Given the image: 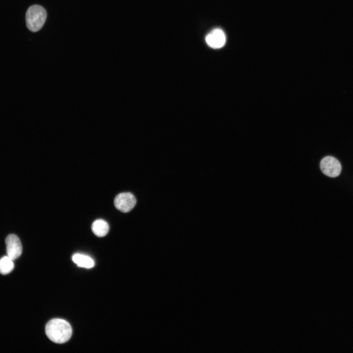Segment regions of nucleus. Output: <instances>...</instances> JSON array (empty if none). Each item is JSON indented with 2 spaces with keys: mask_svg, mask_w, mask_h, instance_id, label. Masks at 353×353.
I'll return each mask as SVG.
<instances>
[{
  "mask_svg": "<svg viewBox=\"0 0 353 353\" xmlns=\"http://www.w3.org/2000/svg\"><path fill=\"white\" fill-rule=\"evenodd\" d=\"M45 332L47 337L51 341L62 344L70 339L72 328L66 321L61 319H53L46 325Z\"/></svg>",
  "mask_w": 353,
  "mask_h": 353,
  "instance_id": "nucleus-1",
  "label": "nucleus"
},
{
  "mask_svg": "<svg viewBox=\"0 0 353 353\" xmlns=\"http://www.w3.org/2000/svg\"><path fill=\"white\" fill-rule=\"evenodd\" d=\"M47 18L45 9L41 6L34 5L30 6L26 13V26L33 32L39 30L44 25Z\"/></svg>",
  "mask_w": 353,
  "mask_h": 353,
  "instance_id": "nucleus-2",
  "label": "nucleus"
},
{
  "mask_svg": "<svg viewBox=\"0 0 353 353\" xmlns=\"http://www.w3.org/2000/svg\"><path fill=\"white\" fill-rule=\"evenodd\" d=\"M320 167L321 171L325 175L334 177L338 176L342 169L339 161L332 156H326L320 162Z\"/></svg>",
  "mask_w": 353,
  "mask_h": 353,
  "instance_id": "nucleus-3",
  "label": "nucleus"
},
{
  "mask_svg": "<svg viewBox=\"0 0 353 353\" xmlns=\"http://www.w3.org/2000/svg\"><path fill=\"white\" fill-rule=\"evenodd\" d=\"M136 203L135 197L129 192L120 193L116 196L114 199V205L116 208L124 213L131 210Z\"/></svg>",
  "mask_w": 353,
  "mask_h": 353,
  "instance_id": "nucleus-4",
  "label": "nucleus"
},
{
  "mask_svg": "<svg viewBox=\"0 0 353 353\" xmlns=\"http://www.w3.org/2000/svg\"><path fill=\"white\" fill-rule=\"evenodd\" d=\"M7 255L13 260L18 258L22 252V246L18 237L9 234L5 239Z\"/></svg>",
  "mask_w": 353,
  "mask_h": 353,
  "instance_id": "nucleus-5",
  "label": "nucleus"
},
{
  "mask_svg": "<svg viewBox=\"0 0 353 353\" xmlns=\"http://www.w3.org/2000/svg\"><path fill=\"white\" fill-rule=\"evenodd\" d=\"M205 41L207 44L211 48L219 49L225 44L226 37L221 29L215 28L206 35Z\"/></svg>",
  "mask_w": 353,
  "mask_h": 353,
  "instance_id": "nucleus-6",
  "label": "nucleus"
},
{
  "mask_svg": "<svg viewBox=\"0 0 353 353\" xmlns=\"http://www.w3.org/2000/svg\"><path fill=\"white\" fill-rule=\"evenodd\" d=\"M93 232L98 237H103L106 235L109 229L108 223L102 219H98L95 221L92 225Z\"/></svg>",
  "mask_w": 353,
  "mask_h": 353,
  "instance_id": "nucleus-7",
  "label": "nucleus"
},
{
  "mask_svg": "<svg viewBox=\"0 0 353 353\" xmlns=\"http://www.w3.org/2000/svg\"><path fill=\"white\" fill-rule=\"evenodd\" d=\"M72 260L78 266L86 268H92L95 264L94 260L90 256L80 253L74 254Z\"/></svg>",
  "mask_w": 353,
  "mask_h": 353,
  "instance_id": "nucleus-8",
  "label": "nucleus"
},
{
  "mask_svg": "<svg viewBox=\"0 0 353 353\" xmlns=\"http://www.w3.org/2000/svg\"><path fill=\"white\" fill-rule=\"evenodd\" d=\"M14 264L13 260L9 256H4L0 259V273L2 275L10 273L13 269Z\"/></svg>",
  "mask_w": 353,
  "mask_h": 353,
  "instance_id": "nucleus-9",
  "label": "nucleus"
}]
</instances>
